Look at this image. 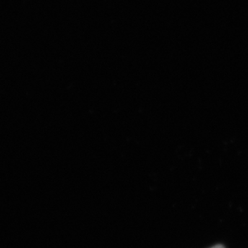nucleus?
<instances>
[{"mask_svg":"<svg viewBox=\"0 0 248 248\" xmlns=\"http://www.w3.org/2000/svg\"><path fill=\"white\" fill-rule=\"evenodd\" d=\"M211 248H225L224 246H223V245L218 244V245H216V246H213V247H212Z\"/></svg>","mask_w":248,"mask_h":248,"instance_id":"1","label":"nucleus"}]
</instances>
